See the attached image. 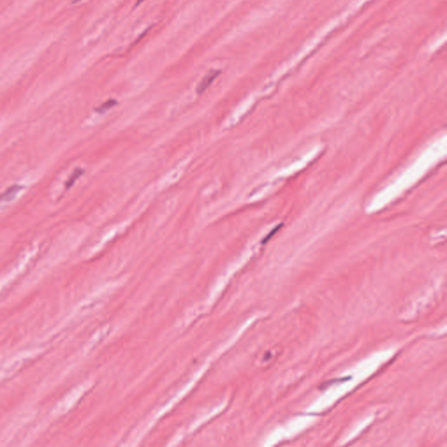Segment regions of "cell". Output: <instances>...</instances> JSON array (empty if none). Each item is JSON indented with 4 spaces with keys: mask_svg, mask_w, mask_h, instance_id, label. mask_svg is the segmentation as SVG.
Listing matches in <instances>:
<instances>
[{
    "mask_svg": "<svg viewBox=\"0 0 447 447\" xmlns=\"http://www.w3.org/2000/svg\"><path fill=\"white\" fill-rule=\"evenodd\" d=\"M220 73L221 72L219 70H210V71H209L206 74V75L204 76V78L202 79L200 83L198 84V87H197V93L199 95V96H201L205 91L207 90L208 88L210 87V85L213 84V81L218 78V76L220 75Z\"/></svg>",
    "mask_w": 447,
    "mask_h": 447,
    "instance_id": "6da1fadb",
    "label": "cell"
},
{
    "mask_svg": "<svg viewBox=\"0 0 447 447\" xmlns=\"http://www.w3.org/2000/svg\"><path fill=\"white\" fill-rule=\"evenodd\" d=\"M21 190L22 186L18 185V184H14V185L10 186L8 189L6 190V191L0 195V203L12 201V199L15 198L17 194H18V192H20Z\"/></svg>",
    "mask_w": 447,
    "mask_h": 447,
    "instance_id": "7a4b0ae2",
    "label": "cell"
},
{
    "mask_svg": "<svg viewBox=\"0 0 447 447\" xmlns=\"http://www.w3.org/2000/svg\"><path fill=\"white\" fill-rule=\"evenodd\" d=\"M117 104V102L115 100H108L107 102L102 103V105H100L98 108H96V112H98L100 114L105 113L106 111L109 110L110 108H113L114 106Z\"/></svg>",
    "mask_w": 447,
    "mask_h": 447,
    "instance_id": "3957f363",
    "label": "cell"
},
{
    "mask_svg": "<svg viewBox=\"0 0 447 447\" xmlns=\"http://www.w3.org/2000/svg\"><path fill=\"white\" fill-rule=\"evenodd\" d=\"M83 174V171L81 169H76L70 176L68 180L66 182V188H70L75 184V182L78 180L79 177H81V175Z\"/></svg>",
    "mask_w": 447,
    "mask_h": 447,
    "instance_id": "277c9868",
    "label": "cell"
},
{
    "mask_svg": "<svg viewBox=\"0 0 447 447\" xmlns=\"http://www.w3.org/2000/svg\"><path fill=\"white\" fill-rule=\"evenodd\" d=\"M143 1H144V0H138V2H137V3H136V6H138L139 4L142 3V2H143Z\"/></svg>",
    "mask_w": 447,
    "mask_h": 447,
    "instance_id": "5b68a950",
    "label": "cell"
},
{
    "mask_svg": "<svg viewBox=\"0 0 447 447\" xmlns=\"http://www.w3.org/2000/svg\"><path fill=\"white\" fill-rule=\"evenodd\" d=\"M80 1H81V0H75L74 2H75V3H77V2H80Z\"/></svg>",
    "mask_w": 447,
    "mask_h": 447,
    "instance_id": "8992f818",
    "label": "cell"
}]
</instances>
